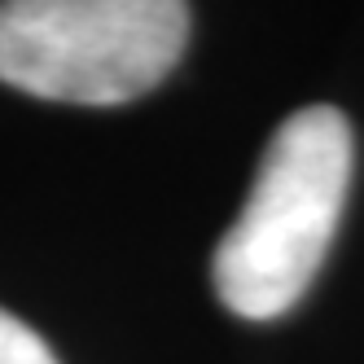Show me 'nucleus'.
Returning a JSON list of instances; mask_svg holds the SVG:
<instances>
[{
  "mask_svg": "<svg viewBox=\"0 0 364 364\" xmlns=\"http://www.w3.org/2000/svg\"><path fill=\"white\" fill-rule=\"evenodd\" d=\"M351 167L355 136L338 106H303L272 132L242 215L211 259L215 299L232 316L277 321L307 294L343 220Z\"/></svg>",
  "mask_w": 364,
  "mask_h": 364,
  "instance_id": "1",
  "label": "nucleus"
},
{
  "mask_svg": "<svg viewBox=\"0 0 364 364\" xmlns=\"http://www.w3.org/2000/svg\"><path fill=\"white\" fill-rule=\"evenodd\" d=\"M185 44L189 0H0V84L44 101H136Z\"/></svg>",
  "mask_w": 364,
  "mask_h": 364,
  "instance_id": "2",
  "label": "nucleus"
},
{
  "mask_svg": "<svg viewBox=\"0 0 364 364\" xmlns=\"http://www.w3.org/2000/svg\"><path fill=\"white\" fill-rule=\"evenodd\" d=\"M0 364H58V355L27 321L0 307Z\"/></svg>",
  "mask_w": 364,
  "mask_h": 364,
  "instance_id": "3",
  "label": "nucleus"
}]
</instances>
